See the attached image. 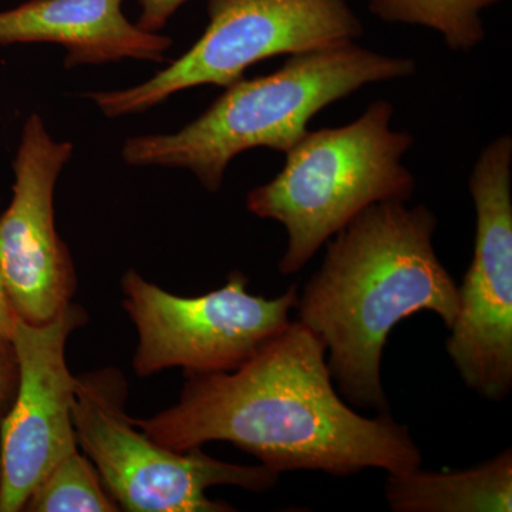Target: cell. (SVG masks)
Returning <instances> with one entry per match:
<instances>
[{
  "instance_id": "cell-1",
  "label": "cell",
  "mask_w": 512,
  "mask_h": 512,
  "mask_svg": "<svg viewBox=\"0 0 512 512\" xmlns=\"http://www.w3.org/2000/svg\"><path fill=\"white\" fill-rule=\"evenodd\" d=\"M133 421L171 450L228 441L278 474H399L421 467L423 458L390 413L370 419L340 399L325 346L299 320L231 372L190 373L175 406Z\"/></svg>"
},
{
  "instance_id": "cell-2",
  "label": "cell",
  "mask_w": 512,
  "mask_h": 512,
  "mask_svg": "<svg viewBox=\"0 0 512 512\" xmlns=\"http://www.w3.org/2000/svg\"><path fill=\"white\" fill-rule=\"evenodd\" d=\"M437 218L424 205L377 202L326 242L298 298V320L325 346L333 382L350 404L389 413L383 350L403 319L429 311L454 325L458 286L433 245Z\"/></svg>"
},
{
  "instance_id": "cell-3",
  "label": "cell",
  "mask_w": 512,
  "mask_h": 512,
  "mask_svg": "<svg viewBox=\"0 0 512 512\" xmlns=\"http://www.w3.org/2000/svg\"><path fill=\"white\" fill-rule=\"evenodd\" d=\"M414 73L413 59L382 55L356 42L289 56L268 76L232 83L177 133L128 138L123 157L131 165L188 168L215 192L238 154L256 147L286 154L330 104L367 84Z\"/></svg>"
},
{
  "instance_id": "cell-4",
  "label": "cell",
  "mask_w": 512,
  "mask_h": 512,
  "mask_svg": "<svg viewBox=\"0 0 512 512\" xmlns=\"http://www.w3.org/2000/svg\"><path fill=\"white\" fill-rule=\"evenodd\" d=\"M393 114L390 101L377 100L346 126L306 131L285 154L281 173L249 192L248 211L279 222L288 234L282 275L305 268L370 205L413 197L416 178L403 157L414 138L393 130Z\"/></svg>"
},
{
  "instance_id": "cell-5",
  "label": "cell",
  "mask_w": 512,
  "mask_h": 512,
  "mask_svg": "<svg viewBox=\"0 0 512 512\" xmlns=\"http://www.w3.org/2000/svg\"><path fill=\"white\" fill-rule=\"evenodd\" d=\"M127 383L116 369L74 377L73 426L77 446L93 461L120 510L130 512H228L208 488L235 485L271 490L279 474L262 466L225 463L200 448L175 451L138 429L124 404Z\"/></svg>"
},
{
  "instance_id": "cell-6",
  "label": "cell",
  "mask_w": 512,
  "mask_h": 512,
  "mask_svg": "<svg viewBox=\"0 0 512 512\" xmlns=\"http://www.w3.org/2000/svg\"><path fill=\"white\" fill-rule=\"evenodd\" d=\"M363 26L348 0H208L197 43L153 79L87 94L107 117L141 113L191 87H228L252 64L356 42Z\"/></svg>"
},
{
  "instance_id": "cell-7",
  "label": "cell",
  "mask_w": 512,
  "mask_h": 512,
  "mask_svg": "<svg viewBox=\"0 0 512 512\" xmlns=\"http://www.w3.org/2000/svg\"><path fill=\"white\" fill-rule=\"evenodd\" d=\"M121 286L138 332L134 370L141 377L170 367H183L185 375L231 372L291 323L299 298L296 285L275 299L251 295L241 272L198 298L168 293L136 271Z\"/></svg>"
},
{
  "instance_id": "cell-8",
  "label": "cell",
  "mask_w": 512,
  "mask_h": 512,
  "mask_svg": "<svg viewBox=\"0 0 512 512\" xmlns=\"http://www.w3.org/2000/svg\"><path fill=\"white\" fill-rule=\"evenodd\" d=\"M512 138L481 151L468 188L476 207L474 255L458 288L446 349L468 389L501 402L512 389Z\"/></svg>"
},
{
  "instance_id": "cell-9",
  "label": "cell",
  "mask_w": 512,
  "mask_h": 512,
  "mask_svg": "<svg viewBox=\"0 0 512 512\" xmlns=\"http://www.w3.org/2000/svg\"><path fill=\"white\" fill-rule=\"evenodd\" d=\"M84 322L86 312L73 303L42 325L16 322L10 342L19 382L0 420V512L23 511L40 481L77 451L74 376L66 363V343Z\"/></svg>"
},
{
  "instance_id": "cell-10",
  "label": "cell",
  "mask_w": 512,
  "mask_h": 512,
  "mask_svg": "<svg viewBox=\"0 0 512 512\" xmlns=\"http://www.w3.org/2000/svg\"><path fill=\"white\" fill-rule=\"evenodd\" d=\"M70 143H56L37 114L23 128L13 198L0 215V272L20 319L42 325L72 303V256L55 227L53 194Z\"/></svg>"
},
{
  "instance_id": "cell-11",
  "label": "cell",
  "mask_w": 512,
  "mask_h": 512,
  "mask_svg": "<svg viewBox=\"0 0 512 512\" xmlns=\"http://www.w3.org/2000/svg\"><path fill=\"white\" fill-rule=\"evenodd\" d=\"M123 0H28L0 12V45L59 43L66 67L131 59L161 63L173 40L131 25Z\"/></svg>"
},
{
  "instance_id": "cell-12",
  "label": "cell",
  "mask_w": 512,
  "mask_h": 512,
  "mask_svg": "<svg viewBox=\"0 0 512 512\" xmlns=\"http://www.w3.org/2000/svg\"><path fill=\"white\" fill-rule=\"evenodd\" d=\"M384 493L394 512H511V448L468 470L389 474Z\"/></svg>"
},
{
  "instance_id": "cell-13",
  "label": "cell",
  "mask_w": 512,
  "mask_h": 512,
  "mask_svg": "<svg viewBox=\"0 0 512 512\" xmlns=\"http://www.w3.org/2000/svg\"><path fill=\"white\" fill-rule=\"evenodd\" d=\"M503 0H369V10L390 23L439 32L448 49L468 52L485 39L481 13Z\"/></svg>"
},
{
  "instance_id": "cell-14",
  "label": "cell",
  "mask_w": 512,
  "mask_h": 512,
  "mask_svg": "<svg viewBox=\"0 0 512 512\" xmlns=\"http://www.w3.org/2000/svg\"><path fill=\"white\" fill-rule=\"evenodd\" d=\"M30 512H114L120 511L99 471L79 451L64 457L26 501Z\"/></svg>"
},
{
  "instance_id": "cell-15",
  "label": "cell",
  "mask_w": 512,
  "mask_h": 512,
  "mask_svg": "<svg viewBox=\"0 0 512 512\" xmlns=\"http://www.w3.org/2000/svg\"><path fill=\"white\" fill-rule=\"evenodd\" d=\"M19 382L18 359L9 340L0 339V420L9 412Z\"/></svg>"
},
{
  "instance_id": "cell-16",
  "label": "cell",
  "mask_w": 512,
  "mask_h": 512,
  "mask_svg": "<svg viewBox=\"0 0 512 512\" xmlns=\"http://www.w3.org/2000/svg\"><path fill=\"white\" fill-rule=\"evenodd\" d=\"M138 2L141 6L138 28L146 30V32L156 33L164 28L168 19L187 0H138Z\"/></svg>"
},
{
  "instance_id": "cell-17",
  "label": "cell",
  "mask_w": 512,
  "mask_h": 512,
  "mask_svg": "<svg viewBox=\"0 0 512 512\" xmlns=\"http://www.w3.org/2000/svg\"><path fill=\"white\" fill-rule=\"evenodd\" d=\"M18 319V313L13 308L8 289H6L5 281H3L2 272H0V339L9 340V342L12 340Z\"/></svg>"
}]
</instances>
